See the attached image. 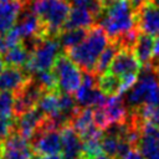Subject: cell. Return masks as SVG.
<instances>
[{
	"instance_id": "obj_12",
	"label": "cell",
	"mask_w": 159,
	"mask_h": 159,
	"mask_svg": "<svg viewBox=\"0 0 159 159\" xmlns=\"http://www.w3.org/2000/svg\"><path fill=\"white\" fill-rule=\"evenodd\" d=\"M60 134L62 159H80L83 157V142L70 124L63 125L60 129Z\"/></svg>"
},
{
	"instance_id": "obj_13",
	"label": "cell",
	"mask_w": 159,
	"mask_h": 159,
	"mask_svg": "<svg viewBox=\"0 0 159 159\" xmlns=\"http://www.w3.org/2000/svg\"><path fill=\"white\" fill-rule=\"evenodd\" d=\"M135 22L139 31L150 36L159 35V6L149 2L135 12Z\"/></svg>"
},
{
	"instance_id": "obj_29",
	"label": "cell",
	"mask_w": 159,
	"mask_h": 159,
	"mask_svg": "<svg viewBox=\"0 0 159 159\" xmlns=\"http://www.w3.org/2000/svg\"><path fill=\"white\" fill-rule=\"evenodd\" d=\"M91 159H116V158H113V157H111V155H108V154H106V153H99V154H97L96 157H93V158H91Z\"/></svg>"
},
{
	"instance_id": "obj_24",
	"label": "cell",
	"mask_w": 159,
	"mask_h": 159,
	"mask_svg": "<svg viewBox=\"0 0 159 159\" xmlns=\"http://www.w3.org/2000/svg\"><path fill=\"white\" fill-rule=\"evenodd\" d=\"M14 130V119L0 117V142L4 140Z\"/></svg>"
},
{
	"instance_id": "obj_26",
	"label": "cell",
	"mask_w": 159,
	"mask_h": 159,
	"mask_svg": "<svg viewBox=\"0 0 159 159\" xmlns=\"http://www.w3.org/2000/svg\"><path fill=\"white\" fill-rule=\"evenodd\" d=\"M120 159H145V158L142 155V153H140L137 148H132V149H129Z\"/></svg>"
},
{
	"instance_id": "obj_4",
	"label": "cell",
	"mask_w": 159,
	"mask_h": 159,
	"mask_svg": "<svg viewBox=\"0 0 159 159\" xmlns=\"http://www.w3.org/2000/svg\"><path fill=\"white\" fill-rule=\"evenodd\" d=\"M60 52H61V45L57 37L37 39L31 43L30 58L25 70L30 75L51 70Z\"/></svg>"
},
{
	"instance_id": "obj_30",
	"label": "cell",
	"mask_w": 159,
	"mask_h": 159,
	"mask_svg": "<svg viewBox=\"0 0 159 159\" xmlns=\"http://www.w3.org/2000/svg\"><path fill=\"white\" fill-rule=\"evenodd\" d=\"M41 159H62V157L60 154H52V155H46V157H41Z\"/></svg>"
},
{
	"instance_id": "obj_33",
	"label": "cell",
	"mask_w": 159,
	"mask_h": 159,
	"mask_svg": "<svg viewBox=\"0 0 159 159\" xmlns=\"http://www.w3.org/2000/svg\"><path fill=\"white\" fill-rule=\"evenodd\" d=\"M31 159H40V157H37V155H34Z\"/></svg>"
},
{
	"instance_id": "obj_5",
	"label": "cell",
	"mask_w": 159,
	"mask_h": 159,
	"mask_svg": "<svg viewBox=\"0 0 159 159\" xmlns=\"http://www.w3.org/2000/svg\"><path fill=\"white\" fill-rule=\"evenodd\" d=\"M51 70L56 77L57 89L60 92L70 94L76 93L82 82V72L66 52L58 53Z\"/></svg>"
},
{
	"instance_id": "obj_27",
	"label": "cell",
	"mask_w": 159,
	"mask_h": 159,
	"mask_svg": "<svg viewBox=\"0 0 159 159\" xmlns=\"http://www.w3.org/2000/svg\"><path fill=\"white\" fill-rule=\"evenodd\" d=\"M152 0H129V4H130V6L133 7V10L137 12L139 9H142L144 5H147V4H149Z\"/></svg>"
},
{
	"instance_id": "obj_14",
	"label": "cell",
	"mask_w": 159,
	"mask_h": 159,
	"mask_svg": "<svg viewBox=\"0 0 159 159\" xmlns=\"http://www.w3.org/2000/svg\"><path fill=\"white\" fill-rule=\"evenodd\" d=\"M22 7V0H0V34H6L14 27Z\"/></svg>"
},
{
	"instance_id": "obj_2",
	"label": "cell",
	"mask_w": 159,
	"mask_h": 159,
	"mask_svg": "<svg viewBox=\"0 0 159 159\" xmlns=\"http://www.w3.org/2000/svg\"><path fill=\"white\" fill-rule=\"evenodd\" d=\"M109 43V37L99 25L88 29L86 37L75 47L66 50L68 57L83 72H93L98 57Z\"/></svg>"
},
{
	"instance_id": "obj_19",
	"label": "cell",
	"mask_w": 159,
	"mask_h": 159,
	"mask_svg": "<svg viewBox=\"0 0 159 159\" xmlns=\"http://www.w3.org/2000/svg\"><path fill=\"white\" fill-rule=\"evenodd\" d=\"M118 51H119L118 43L109 40V43H108L107 47L102 51V53H101V56L98 57L97 63H96V66H94L93 73H94L97 77L101 76V75H103V73H106V72L108 71L109 65H111L112 60L114 58V56H116V53H117Z\"/></svg>"
},
{
	"instance_id": "obj_32",
	"label": "cell",
	"mask_w": 159,
	"mask_h": 159,
	"mask_svg": "<svg viewBox=\"0 0 159 159\" xmlns=\"http://www.w3.org/2000/svg\"><path fill=\"white\" fill-rule=\"evenodd\" d=\"M7 65L5 63V61H4V58H2V56H0V72L6 67Z\"/></svg>"
},
{
	"instance_id": "obj_18",
	"label": "cell",
	"mask_w": 159,
	"mask_h": 159,
	"mask_svg": "<svg viewBox=\"0 0 159 159\" xmlns=\"http://www.w3.org/2000/svg\"><path fill=\"white\" fill-rule=\"evenodd\" d=\"M87 31L88 29H80V27H76V29H65L62 30L57 39L60 41V45L62 48L68 50V48H72L75 47L76 45H78L87 35Z\"/></svg>"
},
{
	"instance_id": "obj_25",
	"label": "cell",
	"mask_w": 159,
	"mask_h": 159,
	"mask_svg": "<svg viewBox=\"0 0 159 159\" xmlns=\"http://www.w3.org/2000/svg\"><path fill=\"white\" fill-rule=\"evenodd\" d=\"M158 63H159V35L154 39V42H153V52H152L150 65L155 66Z\"/></svg>"
},
{
	"instance_id": "obj_1",
	"label": "cell",
	"mask_w": 159,
	"mask_h": 159,
	"mask_svg": "<svg viewBox=\"0 0 159 159\" xmlns=\"http://www.w3.org/2000/svg\"><path fill=\"white\" fill-rule=\"evenodd\" d=\"M103 11L97 19L111 41H117L129 31L137 29L135 11L129 0H102Z\"/></svg>"
},
{
	"instance_id": "obj_31",
	"label": "cell",
	"mask_w": 159,
	"mask_h": 159,
	"mask_svg": "<svg viewBox=\"0 0 159 159\" xmlns=\"http://www.w3.org/2000/svg\"><path fill=\"white\" fill-rule=\"evenodd\" d=\"M147 159H159V148H158L157 150H154Z\"/></svg>"
},
{
	"instance_id": "obj_11",
	"label": "cell",
	"mask_w": 159,
	"mask_h": 159,
	"mask_svg": "<svg viewBox=\"0 0 159 159\" xmlns=\"http://www.w3.org/2000/svg\"><path fill=\"white\" fill-rule=\"evenodd\" d=\"M32 78L25 68L6 66L0 72V91H9L16 94L20 92Z\"/></svg>"
},
{
	"instance_id": "obj_6",
	"label": "cell",
	"mask_w": 159,
	"mask_h": 159,
	"mask_svg": "<svg viewBox=\"0 0 159 159\" xmlns=\"http://www.w3.org/2000/svg\"><path fill=\"white\" fill-rule=\"evenodd\" d=\"M32 152L37 157H46L61 153V134L60 129L51 127L45 118L41 127L36 130L30 140Z\"/></svg>"
},
{
	"instance_id": "obj_10",
	"label": "cell",
	"mask_w": 159,
	"mask_h": 159,
	"mask_svg": "<svg viewBox=\"0 0 159 159\" xmlns=\"http://www.w3.org/2000/svg\"><path fill=\"white\" fill-rule=\"evenodd\" d=\"M45 89L39 84V82L32 77L30 82L15 94V104H14V117L36 107L37 101Z\"/></svg>"
},
{
	"instance_id": "obj_20",
	"label": "cell",
	"mask_w": 159,
	"mask_h": 159,
	"mask_svg": "<svg viewBox=\"0 0 159 159\" xmlns=\"http://www.w3.org/2000/svg\"><path fill=\"white\" fill-rule=\"evenodd\" d=\"M97 86L108 97L120 94V78L108 71L98 76Z\"/></svg>"
},
{
	"instance_id": "obj_17",
	"label": "cell",
	"mask_w": 159,
	"mask_h": 159,
	"mask_svg": "<svg viewBox=\"0 0 159 159\" xmlns=\"http://www.w3.org/2000/svg\"><path fill=\"white\" fill-rule=\"evenodd\" d=\"M153 42H154L153 36L139 31L137 41H135V43L133 46V52H134L135 57L138 58V61L140 62L142 66L149 65L150 61H152Z\"/></svg>"
},
{
	"instance_id": "obj_3",
	"label": "cell",
	"mask_w": 159,
	"mask_h": 159,
	"mask_svg": "<svg viewBox=\"0 0 159 159\" xmlns=\"http://www.w3.org/2000/svg\"><path fill=\"white\" fill-rule=\"evenodd\" d=\"M24 6L40 19L48 37H57L70 14L68 0H24Z\"/></svg>"
},
{
	"instance_id": "obj_21",
	"label": "cell",
	"mask_w": 159,
	"mask_h": 159,
	"mask_svg": "<svg viewBox=\"0 0 159 159\" xmlns=\"http://www.w3.org/2000/svg\"><path fill=\"white\" fill-rule=\"evenodd\" d=\"M132 111L137 113V116L142 119V122H147L159 128V107L152 104H142L140 107Z\"/></svg>"
},
{
	"instance_id": "obj_7",
	"label": "cell",
	"mask_w": 159,
	"mask_h": 159,
	"mask_svg": "<svg viewBox=\"0 0 159 159\" xmlns=\"http://www.w3.org/2000/svg\"><path fill=\"white\" fill-rule=\"evenodd\" d=\"M34 155L30 140L16 130L0 142V159H31Z\"/></svg>"
},
{
	"instance_id": "obj_16",
	"label": "cell",
	"mask_w": 159,
	"mask_h": 159,
	"mask_svg": "<svg viewBox=\"0 0 159 159\" xmlns=\"http://www.w3.org/2000/svg\"><path fill=\"white\" fill-rule=\"evenodd\" d=\"M2 58L7 66L25 68L30 58V50L24 42H20L15 46L9 47L2 55Z\"/></svg>"
},
{
	"instance_id": "obj_9",
	"label": "cell",
	"mask_w": 159,
	"mask_h": 159,
	"mask_svg": "<svg viewBox=\"0 0 159 159\" xmlns=\"http://www.w3.org/2000/svg\"><path fill=\"white\" fill-rule=\"evenodd\" d=\"M45 118L46 117L43 116V113L37 107H34L14 117V130H16L27 140H31L32 135L41 127Z\"/></svg>"
},
{
	"instance_id": "obj_8",
	"label": "cell",
	"mask_w": 159,
	"mask_h": 159,
	"mask_svg": "<svg viewBox=\"0 0 159 159\" xmlns=\"http://www.w3.org/2000/svg\"><path fill=\"white\" fill-rule=\"evenodd\" d=\"M142 68L140 62L135 57L133 50L129 48H119L112 60L108 72L118 76L119 78L127 75H138Z\"/></svg>"
},
{
	"instance_id": "obj_15",
	"label": "cell",
	"mask_w": 159,
	"mask_h": 159,
	"mask_svg": "<svg viewBox=\"0 0 159 159\" xmlns=\"http://www.w3.org/2000/svg\"><path fill=\"white\" fill-rule=\"evenodd\" d=\"M70 14L67 17V21L63 26L65 29H91L93 25H96L97 19L93 14H91L88 10L76 6H70Z\"/></svg>"
},
{
	"instance_id": "obj_34",
	"label": "cell",
	"mask_w": 159,
	"mask_h": 159,
	"mask_svg": "<svg viewBox=\"0 0 159 159\" xmlns=\"http://www.w3.org/2000/svg\"><path fill=\"white\" fill-rule=\"evenodd\" d=\"M22 1H24V0H22Z\"/></svg>"
},
{
	"instance_id": "obj_28",
	"label": "cell",
	"mask_w": 159,
	"mask_h": 159,
	"mask_svg": "<svg viewBox=\"0 0 159 159\" xmlns=\"http://www.w3.org/2000/svg\"><path fill=\"white\" fill-rule=\"evenodd\" d=\"M6 50H7V45L5 41V36L4 34H0V56H2Z\"/></svg>"
},
{
	"instance_id": "obj_23",
	"label": "cell",
	"mask_w": 159,
	"mask_h": 159,
	"mask_svg": "<svg viewBox=\"0 0 159 159\" xmlns=\"http://www.w3.org/2000/svg\"><path fill=\"white\" fill-rule=\"evenodd\" d=\"M35 76H36V81L45 91H58L57 81H56V77H55L52 70L37 72V73H35Z\"/></svg>"
},
{
	"instance_id": "obj_22",
	"label": "cell",
	"mask_w": 159,
	"mask_h": 159,
	"mask_svg": "<svg viewBox=\"0 0 159 159\" xmlns=\"http://www.w3.org/2000/svg\"><path fill=\"white\" fill-rule=\"evenodd\" d=\"M15 94L9 91H0V117L14 119Z\"/></svg>"
}]
</instances>
